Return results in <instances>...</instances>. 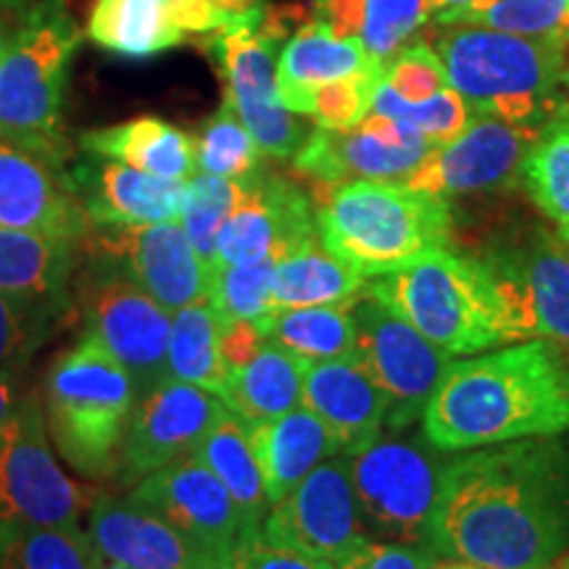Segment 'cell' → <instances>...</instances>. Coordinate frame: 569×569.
<instances>
[{
  "label": "cell",
  "instance_id": "484cf974",
  "mask_svg": "<svg viewBox=\"0 0 569 569\" xmlns=\"http://www.w3.org/2000/svg\"><path fill=\"white\" fill-rule=\"evenodd\" d=\"M243 425L272 507L282 501L311 469L340 453L336 438L330 436L322 419L303 407L284 411L280 417Z\"/></svg>",
  "mask_w": 569,
  "mask_h": 569
},
{
  "label": "cell",
  "instance_id": "1f68e13d",
  "mask_svg": "<svg viewBox=\"0 0 569 569\" xmlns=\"http://www.w3.org/2000/svg\"><path fill=\"white\" fill-rule=\"evenodd\" d=\"M353 303L272 309L256 327L267 343L282 348L301 361L340 359V356H351L356 346Z\"/></svg>",
  "mask_w": 569,
  "mask_h": 569
},
{
  "label": "cell",
  "instance_id": "cb8c5ba5",
  "mask_svg": "<svg viewBox=\"0 0 569 569\" xmlns=\"http://www.w3.org/2000/svg\"><path fill=\"white\" fill-rule=\"evenodd\" d=\"M507 280L532 325V336L569 353V246L559 234L538 230L507 251L486 256Z\"/></svg>",
  "mask_w": 569,
  "mask_h": 569
},
{
  "label": "cell",
  "instance_id": "9a60e30c",
  "mask_svg": "<svg viewBox=\"0 0 569 569\" xmlns=\"http://www.w3.org/2000/svg\"><path fill=\"white\" fill-rule=\"evenodd\" d=\"M540 130L509 124L488 113H472L465 130L427 156L407 184L440 198L517 188L522 163Z\"/></svg>",
  "mask_w": 569,
  "mask_h": 569
},
{
  "label": "cell",
  "instance_id": "bcb514c9",
  "mask_svg": "<svg viewBox=\"0 0 569 569\" xmlns=\"http://www.w3.org/2000/svg\"><path fill=\"white\" fill-rule=\"evenodd\" d=\"M438 553L427 546L396 543V540L365 538L356 543L332 569H430Z\"/></svg>",
  "mask_w": 569,
  "mask_h": 569
},
{
  "label": "cell",
  "instance_id": "4fadbf2b",
  "mask_svg": "<svg viewBox=\"0 0 569 569\" xmlns=\"http://www.w3.org/2000/svg\"><path fill=\"white\" fill-rule=\"evenodd\" d=\"M261 536L284 549L336 565L367 538L365 519L346 459H327L311 469L261 525Z\"/></svg>",
  "mask_w": 569,
  "mask_h": 569
},
{
  "label": "cell",
  "instance_id": "7402d4cb",
  "mask_svg": "<svg viewBox=\"0 0 569 569\" xmlns=\"http://www.w3.org/2000/svg\"><path fill=\"white\" fill-rule=\"evenodd\" d=\"M301 407L322 419L343 457L380 440L388 422V398L353 353L303 361Z\"/></svg>",
  "mask_w": 569,
  "mask_h": 569
},
{
  "label": "cell",
  "instance_id": "5bb4252c",
  "mask_svg": "<svg viewBox=\"0 0 569 569\" xmlns=\"http://www.w3.org/2000/svg\"><path fill=\"white\" fill-rule=\"evenodd\" d=\"M432 151L415 124L369 113L351 130L315 127L293 161L301 174L336 188L353 180L407 182Z\"/></svg>",
  "mask_w": 569,
  "mask_h": 569
},
{
  "label": "cell",
  "instance_id": "f35d334b",
  "mask_svg": "<svg viewBox=\"0 0 569 569\" xmlns=\"http://www.w3.org/2000/svg\"><path fill=\"white\" fill-rule=\"evenodd\" d=\"M243 198V180L198 172L184 184L180 224L206 264L217 259L219 232Z\"/></svg>",
  "mask_w": 569,
  "mask_h": 569
},
{
  "label": "cell",
  "instance_id": "44dd1931",
  "mask_svg": "<svg viewBox=\"0 0 569 569\" xmlns=\"http://www.w3.org/2000/svg\"><path fill=\"white\" fill-rule=\"evenodd\" d=\"M98 557L130 569H222L184 532L130 496L98 493L88 511Z\"/></svg>",
  "mask_w": 569,
  "mask_h": 569
},
{
  "label": "cell",
  "instance_id": "9f6ffc18",
  "mask_svg": "<svg viewBox=\"0 0 569 569\" xmlns=\"http://www.w3.org/2000/svg\"><path fill=\"white\" fill-rule=\"evenodd\" d=\"M549 569H569V553H567V557H565V559H559V561H557V565H553V567H549Z\"/></svg>",
  "mask_w": 569,
  "mask_h": 569
},
{
  "label": "cell",
  "instance_id": "ac0fdd59",
  "mask_svg": "<svg viewBox=\"0 0 569 569\" xmlns=\"http://www.w3.org/2000/svg\"><path fill=\"white\" fill-rule=\"evenodd\" d=\"M317 209L298 184L256 172L243 180V198L219 232V264H259L317 243Z\"/></svg>",
  "mask_w": 569,
  "mask_h": 569
},
{
  "label": "cell",
  "instance_id": "8fae6325",
  "mask_svg": "<svg viewBox=\"0 0 569 569\" xmlns=\"http://www.w3.org/2000/svg\"><path fill=\"white\" fill-rule=\"evenodd\" d=\"M80 301L84 332L122 365L138 388V401L167 380L172 315L138 288L109 256L88 251Z\"/></svg>",
  "mask_w": 569,
  "mask_h": 569
},
{
  "label": "cell",
  "instance_id": "c3c4849f",
  "mask_svg": "<svg viewBox=\"0 0 569 569\" xmlns=\"http://www.w3.org/2000/svg\"><path fill=\"white\" fill-rule=\"evenodd\" d=\"M264 336L259 332L256 322L246 319H222V330H219V353H222V365L227 377L238 369H243L256 353L264 348Z\"/></svg>",
  "mask_w": 569,
  "mask_h": 569
},
{
  "label": "cell",
  "instance_id": "52a82bcc",
  "mask_svg": "<svg viewBox=\"0 0 569 569\" xmlns=\"http://www.w3.org/2000/svg\"><path fill=\"white\" fill-rule=\"evenodd\" d=\"M82 30L63 0H40L0 46V138L67 172V74Z\"/></svg>",
  "mask_w": 569,
  "mask_h": 569
},
{
  "label": "cell",
  "instance_id": "f5cc1de1",
  "mask_svg": "<svg viewBox=\"0 0 569 569\" xmlns=\"http://www.w3.org/2000/svg\"><path fill=\"white\" fill-rule=\"evenodd\" d=\"M430 569H486V567H478L472 565V561H461V559H436V565Z\"/></svg>",
  "mask_w": 569,
  "mask_h": 569
},
{
  "label": "cell",
  "instance_id": "ba28073f",
  "mask_svg": "<svg viewBox=\"0 0 569 569\" xmlns=\"http://www.w3.org/2000/svg\"><path fill=\"white\" fill-rule=\"evenodd\" d=\"M298 17V9L269 11L259 3L219 27L209 40V51L224 77V98L261 153L272 159H293L311 134L301 113L284 109L277 96V46Z\"/></svg>",
  "mask_w": 569,
  "mask_h": 569
},
{
  "label": "cell",
  "instance_id": "83f0119b",
  "mask_svg": "<svg viewBox=\"0 0 569 569\" xmlns=\"http://www.w3.org/2000/svg\"><path fill=\"white\" fill-rule=\"evenodd\" d=\"M77 248L69 240L0 227V293L63 301Z\"/></svg>",
  "mask_w": 569,
  "mask_h": 569
},
{
  "label": "cell",
  "instance_id": "f1b7e54d",
  "mask_svg": "<svg viewBox=\"0 0 569 569\" xmlns=\"http://www.w3.org/2000/svg\"><path fill=\"white\" fill-rule=\"evenodd\" d=\"M193 459L201 461L230 490L232 501L238 503L240 517H243V532L261 530L272 503H269L264 478H261L243 419L227 409L209 436L203 438V443L196 448Z\"/></svg>",
  "mask_w": 569,
  "mask_h": 569
},
{
  "label": "cell",
  "instance_id": "d590c367",
  "mask_svg": "<svg viewBox=\"0 0 569 569\" xmlns=\"http://www.w3.org/2000/svg\"><path fill=\"white\" fill-rule=\"evenodd\" d=\"M519 184L530 201L551 222L559 224L561 238H569V111L538 132L528 159L522 163Z\"/></svg>",
  "mask_w": 569,
  "mask_h": 569
},
{
  "label": "cell",
  "instance_id": "b9f144b4",
  "mask_svg": "<svg viewBox=\"0 0 569 569\" xmlns=\"http://www.w3.org/2000/svg\"><path fill=\"white\" fill-rule=\"evenodd\" d=\"M63 301L0 293V369L24 367L42 346Z\"/></svg>",
  "mask_w": 569,
  "mask_h": 569
},
{
  "label": "cell",
  "instance_id": "f907efd6",
  "mask_svg": "<svg viewBox=\"0 0 569 569\" xmlns=\"http://www.w3.org/2000/svg\"><path fill=\"white\" fill-rule=\"evenodd\" d=\"M40 0H0V24L17 27L38 9Z\"/></svg>",
  "mask_w": 569,
  "mask_h": 569
},
{
  "label": "cell",
  "instance_id": "3957f363",
  "mask_svg": "<svg viewBox=\"0 0 569 569\" xmlns=\"http://www.w3.org/2000/svg\"><path fill=\"white\" fill-rule=\"evenodd\" d=\"M365 296L407 319L448 356H475L536 338L517 293L486 256L453 251L451 246L372 277Z\"/></svg>",
  "mask_w": 569,
  "mask_h": 569
},
{
  "label": "cell",
  "instance_id": "681fc988",
  "mask_svg": "<svg viewBox=\"0 0 569 569\" xmlns=\"http://www.w3.org/2000/svg\"><path fill=\"white\" fill-rule=\"evenodd\" d=\"M21 398V388H19V367H9L0 369V432H3L6 422H9L13 409H17Z\"/></svg>",
  "mask_w": 569,
  "mask_h": 569
},
{
  "label": "cell",
  "instance_id": "680465c9",
  "mask_svg": "<svg viewBox=\"0 0 569 569\" xmlns=\"http://www.w3.org/2000/svg\"><path fill=\"white\" fill-rule=\"evenodd\" d=\"M559 238H561V234H559ZM561 240H565V238H561ZM565 243H567V246H569V238H567V240H565Z\"/></svg>",
  "mask_w": 569,
  "mask_h": 569
},
{
  "label": "cell",
  "instance_id": "d6a6232c",
  "mask_svg": "<svg viewBox=\"0 0 569 569\" xmlns=\"http://www.w3.org/2000/svg\"><path fill=\"white\" fill-rule=\"evenodd\" d=\"M88 38L127 59H146L180 46L184 32L161 0H96L88 19Z\"/></svg>",
  "mask_w": 569,
  "mask_h": 569
},
{
  "label": "cell",
  "instance_id": "ffe728a7",
  "mask_svg": "<svg viewBox=\"0 0 569 569\" xmlns=\"http://www.w3.org/2000/svg\"><path fill=\"white\" fill-rule=\"evenodd\" d=\"M0 227L82 246L92 222L69 172L0 138Z\"/></svg>",
  "mask_w": 569,
  "mask_h": 569
},
{
  "label": "cell",
  "instance_id": "7dc6e473",
  "mask_svg": "<svg viewBox=\"0 0 569 569\" xmlns=\"http://www.w3.org/2000/svg\"><path fill=\"white\" fill-rule=\"evenodd\" d=\"M222 569H332V565L277 546L261 536V530H253L238 538Z\"/></svg>",
  "mask_w": 569,
  "mask_h": 569
},
{
  "label": "cell",
  "instance_id": "7c38bea8",
  "mask_svg": "<svg viewBox=\"0 0 569 569\" xmlns=\"http://www.w3.org/2000/svg\"><path fill=\"white\" fill-rule=\"evenodd\" d=\"M356 325L353 356L388 398V425L409 427L425 415L451 356L430 343L417 327L361 296L351 306Z\"/></svg>",
  "mask_w": 569,
  "mask_h": 569
},
{
  "label": "cell",
  "instance_id": "4dcf8cb0",
  "mask_svg": "<svg viewBox=\"0 0 569 569\" xmlns=\"http://www.w3.org/2000/svg\"><path fill=\"white\" fill-rule=\"evenodd\" d=\"M365 288L367 277L336 259L317 240L274 264L272 309L353 303L365 296Z\"/></svg>",
  "mask_w": 569,
  "mask_h": 569
},
{
  "label": "cell",
  "instance_id": "e0dca14e",
  "mask_svg": "<svg viewBox=\"0 0 569 569\" xmlns=\"http://www.w3.org/2000/svg\"><path fill=\"white\" fill-rule=\"evenodd\" d=\"M88 251L103 253L169 315L198 303L209 290V264L180 222L92 227Z\"/></svg>",
  "mask_w": 569,
  "mask_h": 569
},
{
  "label": "cell",
  "instance_id": "8992f818",
  "mask_svg": "<svg viewBox=\"0 0 569 569\" xmlns=\"http://www.w3.org/2000/svg\"><path fill=\"white\" fill-rule=\"evenodd\" d=\"M138 388L96 338L56 356L42 388V415L56 453L84 480L117 478Z\"/></svg>",
  "mask_w": 569,
  "mask_h": 569
},
{
  "label": "cell",
  "instance_id": "603a6c76",
  "mask_svg": "<svg viewBox=\"0 0 569 569\" xmlns=\"http://www.w3.org/2000/svg\"><path fill=\"white\" fill-rule=\"evenodd\" d=\"M69 180L92 227L180 222L182 217L188 182L161 180L92 153H84V159L69 169Z\"/></svg>",
  "mask_w": 569,
  "mask_h": 569
},
{
  "label": "cell",
  "instance_id": "74e56055",
  "mask_svg": "<svg viewBox=\"0 0 569 569\" xmlns=\"http://www.w3.org/2000/svg\"><path fill=\"white\" fill-rule=\"evenodd\" d=\"M196 163L198 172L227 180H248L261 172V148L227 98L196 138Z\"/></svg>",
  "mask_w": 569,
  "mask_h": 569
},
{
  "label": "cell",
  "instance_id": "d6986e66",
  "mask_svg": "<svg viewBox=\"0 0 569 569\" xmlns=\"http://www.w3.org/2000/svg\"><path fill=\"white\" fill-rule=\"evenodd\" d=\"M127 496L172 522L219 567L243 536V517L230 490L193 457L146 475Z\"/></svg>",
  "mask_w": 569,
  "mask_h": 569
},
{
  "label": "cell",
  "instance_id": "2e32d148",
  "mask_svg": "<svg viewBox=\"0 0 569 569\" xmlns=\"http://www.w3.org/2000/svg\"><path fill=\"white\" fill-rule=\"evenodd\" d=\"M224 411L219 396L167 377L134 407L117 469L119 486L132 488L156 469L193 457Z\"/></svg>",
  "mask_w": 569,
  "mask_h": 569
},
{
  "label": "cell",
  "instance_id": "e575fe53",
  "mask_svg": "<svg viewBox=\"0 0 569 569\" xmlns=\"http://www.w3.org/2000/svg\"><path fill=\"white\" fill-rule=\"evenodd\" d=\"M88 530L0 522V569H92Z\"/></svg>",
  "mask_w": 569,
  "mask_h": 569
},
{
  "label": "cell",
  "instance_id": "ee69618b",
  "mask_svg": "<svg viewBox=\"0 0 569 569\" xmlns=\"http://www.w3.org/2000/svg\"><path fill=\"white\" fill-rule=\"evenodd\" d=\"M393 119H403V122L415 124L417 130L438 148L451 142L461 130H465L469 119H472V111H469L465 98H461L457 90L443 88L436 92V96L427 98V101H403Z\"/></svg>",
  "mask_w": 569,
  "mask_h": 569
},
{
  "label": "cell",
  "instance_id": "9c48e42d",
  "mask_svg": "<svg viewBox=\"0 0 569 569\" xmlns=\"http://www.w3.org/2000/svg\"><path fill=\"white\" fill-rule=\"evenodd\" d=\"M443 453L427 438H380L348 457L367 536L430 549Z\"/></svg>",
  "mask_w": 569,
  "mask_h": 569
},
{
  "label": "cell",
  "instance_id": "8d00e7d4",
  "mask_svg": "<svg viewBox=\"0 0 569 569\" xmlns=\"http://www.w3.org/2000/svg\"><path fill=\"white\" fill-rule=\"evenodd\" d=\"M480 24L540 40H569V0H475L443 24Z\"/></svg>",
  "mask_w": 569,
  "mask_h": 569
},
{
  "label": "cell",
  "instance_id": "7bdbcfd3",
  "mask_svg": "<svg viewBox=\"0 0 569 569\" xmlns=\"http://www.w3.org/2000/svg\"><path fill=\"white\" fill-rule=\"evenodd\" d=\"M382 77H386L382 71H367V74H356L319 88L315 92V106H311L317 127H325V130L359 127L372 111L375 88Z\"/></svg>",
  "mask_w": 569,
  "mask_h": 569
},
{
  "label": "cell",
  "instance_id": "5b68a950",
  "mask_svg": "<svg viewBox=\"0 0 569 569\" xmlns=\"http://www.w3.org/2000/svg\"><path fill=\"white\" fill-rule=\"evenodd\" d=\"M448 198L396 180H353L317 209L319 243L367 280L415 264L451 243Z\"/></svg>",
  "mask_w": 569,
  "mask_h": 569
},
{
  "label": "cell",
  "instance_id": "816d5d0a",
  "mask_svg": "<svg viewBox=\"0 0 569 569\" xmlns=\"http://www.w3.org/2000/svg\"><path fill=\"white\" fill-rule=\"evenodd\" d=\"M475 0H427V6H430V11L436 13L438 24H443L448 17H453V13L467 9V6H472Z\"/></svg>",
  "mask_w": 569,
  "mask_h": 569
},
{
  "label": "cell",
  "instance_id": "836d02e7",
  "mask_svg": "<svg viewBox=\"0 0 569 569\" xmlns=\"http://www.w3.org/2000/svg\"><path fill=\"white\" fill-rule=\"evenodd\" d=\"M219 330L222 317L206 298L174 311L167 346L169 377L219 396L227 382V369L219 353Z\"/></svg>",
  "mask_w": 569,
  "mask_h": 569
},
{
  "label": "cell",
  "instance_id": "11a10c76",
  "mask_svg": "<svg viewBox=\"0 0 569 569\" xmlns=\"http://www.w3.org/2000/svg\"><path fill=\"white\" fill-rule=\"evenodd\" d=\"M565 88L569 90V40H565Z\"/></svg>",
  "mask_w": 569,
  "mask_h": 569
},
{
  "label": "cell",
  "instance_id": "7a4b0ae2",
  "mask_svg": "<svg viewBox=\"0 0 569 569\" xmlns=\"http://www.w3.org/2000/svg\"><path fill=\"white\" fill-rule=\"evenodd\" d=\"M422 425L425 438L446 453L565 436L569 353L551 340L530 338L451 361L427 403Z\"/></svg>",
  "mask_w": 569,
  "mask_h": 569
},
{
  "label": "cell",
  "instance_id": "4316f807",
  "mask_svg": "<svg viewBox=\"0 0 569 569\" xmlns=\"http://www.w3.org/2000/svg\"><path fill=\"white\" fill-rule=\"evenodd\" d=\"M80 148L82 153L127 163L161 180L188 182L198 172L196 138L159 117H138L103 130L82 132Z\"/></svg>",
  "mask_w": 569,
  "mask_h": 569
},
{
  "label": "cell",
  "instance_id": "6f0895ef",
  "mask_svg": "<svg viewBox=\"0 0 569 569\" xmlns=\"http://www.w3.org/2000/svg\"><path fill=\"white\" fill-rule=\"evenodd\" d=\"M13 30V27H3L0 24V46H3V40H6V34H9Z\"/></svg>",
  "mask_w": 569,
  "mask_h": 569
},
{
  "label": "cell",
  "instance_id": "30bf717a",
  "mask_svg": "<svg viewBox=\"0 0 569 569\" xmlns=\"http://www.w3.org/2000/svg\"><path fill=\"white\" fill-rule=\"evenodd\" d=\"M53 451L40 393H21L0 432V522L71 528L88 515L98 493L71 480Z\"/></svg>",
  "mask_w": 569,
  "mask_h": 569
},
{
  "label": "cell",
  "instance_id": "db71d44e",
  "mask_svg": "<svg viewBox=\"0 0 569 569\" xmlns=\"http://www.w3.org/2000/svg\"><path fill=\"white\" fill-rule=\"evenodd\" d=\"M92 569H130V567H122V565H117V561L103 559L96 553V559H92Z\"/></svg>",
  "mask_w": 569,
  "mask_h": 569
},
{
  "label": "cell",
  "instance_id": "ab89813d",
  "mask_svg": "<svg viewBox=\"0 0 569 569\" xmlns=\"http://www.w3.org/2000/svg\"><path fill=\"white\" fill-rule=\"evenodd\" d=\"M277 261L259 264H219L209 267V301L222 319H246L259 322L272 311V277Z\"/></svg>",
  "mask_w": 569,
  "mask_h": 569
},
{
  "label": "cell",
  "instance_id": "277c9868",
  "mask_svg": "<svg viewBox=\"0 0 569 569\" xmlns=\"http://www.w3.org/2000/svg\"><path fill=\"white\" fill-rule=\"evenodd\" d=\"M436 51L448 88L472 113L509 124L546 127L569 111L565 88V42L522 38L480 24H443Z\"/></svg>",
  "mask_w": 569,
  "mask_h": 569
},
{
  "label": "cell",
  "instance_id": "d4e9b609",
  "mask_svg": "<svg viewBox=\"0 0 569 569\" xmlns=\"http://www.w3.org/2000/svg\"><path fill=\"white\" fill-rule=\"evenodd\" d=\"M367 71L382 69L367 53L359 34H338L315 19L290 34L277 56V96L284 109L311 117L319 88Z\"/></svg>",
  "mask_w": 569,
  "mask_h": 569
},
{
  "label": "cell",
  "instance_id": "6da1fadb",
  "mask_svg": "<svg viewBox=\"0 0 569 569\" xmlns=\"http://www.w3.org/2000/svg\"><path fill=\"white\" fill-rule=\"evenodd\" d=\"M430 549L486 569H549L569 553V440L459 451L448 459Z\"/></svg>",
  "mask_w": 569,
  "mask_h": 569
},
{
  "label": "cell",
  "instance_id": "f6af8a7d",
  "mask_svg": "<svg viewBox=\"0 0 569 569\" xmlns=\"http://www.w3.org/2000/svg\"><path fill=\"white\" fill-rule=\"evenodd\" d=\"M386 80L409 103L427 101L430 96L448 88L443 61H440L436 48L425 46V42H415V46L403 48L396 56V61L390 63Z\"/></svg>",
  "mask_w": 569,
  "mask_h": 569
},
{
  "label": "cell",
  "instance_id": "f546056e",
  "mask_svg": "<svg viewBox=\"0 0 569 569\" xmlns=\"http://www.w3.org/2000/svg\"><path fill=\"white\" fill-rule=\"evenodd\" d=\"M301 386L303 361L264 343L243 369L227 377L219 398L243 422H259L301 407Z\"/></svg>",
  "mask_w": 569,
  "mask_h": 569
},
{
  "label": "cell",
  "instance_id": "60d3db41",
  "mask_svg": "<svg viewBox=\"0 0 569 569\" xmlns=\"http://www.w3.org/2000/svg\"><path fill=\"white\" fill-rule=\"evenodd\" d=\"M427 0H361L359 38L382 71L390 69L403 42L427 21Z\"/></svg>",
  "mask_w": 569,
  "mask_h": 569
}]
</instances>
